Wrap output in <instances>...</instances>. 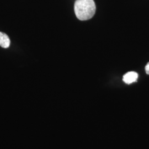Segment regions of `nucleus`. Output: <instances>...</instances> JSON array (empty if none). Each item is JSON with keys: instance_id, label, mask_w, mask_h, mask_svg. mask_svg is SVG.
<instances>
[{"instance_id": "20e7f679", "label": "nucleus", "mask_w": 149, "mask_h": 149, "mask_svg": "<svg viewBox=\"0 0 149 149\" xmlns=\"http://www.w3.org/2000/svg\"><path fill=\"white\" fill-rule=\"evenodd\" d=\"M145 71L146 74H149V63H148L145 66Z\"/></svg>"}, {"instance_id": "f03ea898", "label": "nucleus", "mask_w": 149, "mask_h": 149, "mask_svg": "<svg viewBox=\"0 0 149 149\" xmlns=\"http://www.w3.org/2000/svg\"><path fill=\"white\" fill-rule=\"evenodd\" d=\"M138 79V74L136 72L130 71L124 74L123 77V81L127 84H131L136 82Z\"/></svg>"}, {"instance_id": "f257e3e1", "label": "nucleus", "mask_w": 149, "mask_h": 149, "mask_svg": "<svg viewBox=\"0 0 149 149\" xmlns=\"http://www.w3.org/2000/svg\"><path fill=\"white\" fill-rule=\"evenodd\" d=\"M96 10V4L93 0H76L74 2V13L80 21L91 19L95 15Z\"/></svg>"}, {"instance_id": "7ed1b4c3", "label": "nucleus", "mask_w": 149, "mask_h": 149, "mask_svg": "<svg viewBox=\"0 0 149 149\" xmlns=\"http://www.w3.org/2000/svg\"><path fill=\"white\" fill-rule=\"evenodd\" d=\"M11 41L8 36L4 33L0 32V46L3 48H8L10 45Z\"/></svg>"}]
</instances>
